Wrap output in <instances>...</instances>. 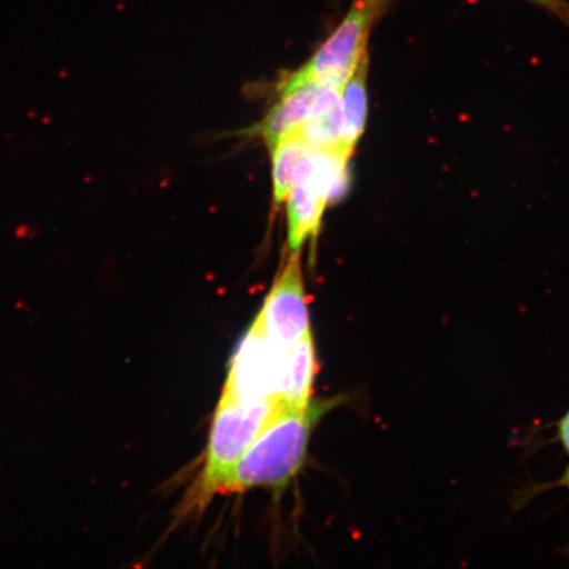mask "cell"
<instances>
[{
  "label": "cell",
  "instance_id": "3",
  "mask_svg": "<svg viewBox=\"0 0 569 569\" xmlns=\"http://www.w3.org/2000/svg\"><path fill=\"white\" fill-rule=\"evenodd\" d=\"M348 161L339 151L310 149L298 162L293 187L287 198L288 246L290 253H300L322 223L326 206L345 193Z\"/></svg>",
  "mask_w": 569,
  "mask_h": 569
},
{
  "label": "cell",
  "instance_id": "2",
  "mask_svg": "<svg viewBox=\"0 0 569 569\" xmlns=\"http://www.w3.org/2000/svg\"><path fill=\"white\" fill-rule=\"evenodd\" d=\"M284 407L280 397L243 403L222 395L212 418L208 451L197 486L198 503L219 495L227 476Z\"/></svg>",
  "mask_w": 569,
  "mask_h": 569
},
{
  "label": "cell",
  "instance_id": "14",
  "mask_svg": "<svg viewBox=\"0 0 569 569\" xmlns=\"http://www.w3.org/2000/svg\"><path fill=\"white\" fill-rule=\"evenodd\" d=\"M387 0H356V3L365 4L372 7V9L380 11L382 3H386Z\"/></svg>",
  "mask_w": 569,
  "mask_h": 569
},
{
  "label": "cell",
  "instance_id": "11",
  "mask_svg": "<svg viewBox=\"0 0 569 569\" xmlns=\"http://www.w3.org/2000/svg\"><path fill=\"white\" fill-rule=\"evenodd\" d=\"M309 147L305 144L298 133L284 138L273 149V201L276 208L287 202L291 187H293L296 169Z\"/></svg>",
  "mask_w": 569,
  "mask_h": 569
},
{
  "label": "cell",
  "instance_id": "12",
  "mask_svg": "<svg viewBox=\"0 0 569 569\" xmlns=\"http://www.w3.org/2000/svg\"><path fill=\"white\" fill-rule=\"evenodd\" d=\"M557 439L569 458V409L557 422ZM553 488H565L569 490V465L557 481L546 483V486L532 487V492L530 495L537 496L538 493L545 492V490Z\"/></svg>",
  "mask_w": 569,
  "mask_h": 569
},
{
  "label": "cell",
  "instance_id": "10",
  "mask_svg": "<svg viewBox=\"0 0 569 569\" xmlns=\"http://www.w3.org/2000/svg\"><path fill=\"white\" fill-rule=\"evenodd\" d=\"M368 60L361 63L341 92V123L338 151L351 159L362 132L368 113Z\"/></svg>",
  "mask_w": 569,
  "mask_h": 569
},
{
  "label": "cell",
  "instance_id": "13",
  "mask_svg": "<svg viewBox=\"0 0 569 569\" xmlns=\"http://www.w3.org/2000/svg\"><path fill=\"white\" fill-rule=\"evenodd\" d=\"M529 2L543 7L552 16L559 18L563 23L569 27V4L566 0H529Z\"/></svg>",
  "mask_w": 569,
  "mask_h": 569
},
{
  "label": "cell",
  "instance_id": "4",
  "mask_svg": "<svg viewBox=\"0 0 569 569\" xmlns=\"http://www.w3.org/2000/svg\"><path fill=\"white\" fill-rule=\"evenodd\" d=\"M254 323L280 355L310 331L300 253H290Z\"/></svg>",
  "mask_w": 569,
  "mask_h": 569
},
{
  "label": "cell",
  "instance_id": "7",
  "mask_svg": "<svg viewBox=\"0 0 569 569\" xmlns=\"http://www.w3.org/2000/svg\"><path fill=\"white\" fill-rule=\"evenodd\" d=\"M322 89L303 67L281 83L279 101L256 128L270 151L300 130Z\"/></svg>",
  "mask_w": 569,
  "mask_h": 569
},
{
  "label": "cell",
  "instance_id": "8",
  "mask_svg": "<svg viewBox=\"0 0 569 569\" xmlns=\"http://www.w3.org/2000/svg\"><path fill=\"white\" fill-rule=\"evenodd\" d=\"M316 373V348L309 331L290 348L288 353L282 356L277 396L288 407H309Z\"/></svg>",
  "mask_w": 569,
  "mask_h": 569
},
{
  "label": "cell",
  "instance_id": "1",
  "mask_svg": "<svg viewBox=\"0 0 569 569\" xmlns=\"http://www.w3.org/2000/svg\"><path fill=\"white\" fill-rule=\"evenodd\" d=\"M326 408L284 407L260 433L222 483L219 493L281 489L303 466L312 426Z\"/></svg>",
  "mask_w": 569,
  "mask_h": 569
},
{
  "label": "cell",
  "instance_id": "9",
  "mask_svg": "<svg viewBox=\"0 0 569 569\" xmlns=\"http://www.w3.org/2000/svg\"><path fill=\"white\" fill-rule=\"evenodd\" d=\"M341 92L343 89L326 87L320 90L315 106L306 118L298 137L310 149L338 151L341 123Z\"/></svg>",
  "mask_w": 569,
  "mask_h": 569
},
{
  "label": "cell",
  "instance_id": "5",
  "mask_svg": "<svg viewBox=\"0 0 569 569\" xmlns=\"http://www.w3.org/2000/svg\"><path fill=\"white\" fill-rule=\"evenodd\" d=\"M377 13L372 7L355 2L336 32L303 66L306 71L323 88L345 89L355 71L368 60L369 31Z\"/></svg>",
  "mask_w": 569,
  "mask_h": 569
},
{
  "label": "cell",
  "instance_id": "6",
  "mask_svg": "<svg viewBox=\"0 0 569 569\" xmlns=\"http://www.w3.org/2000/svg\"><path fill=\"white\" fill-rule=\"evenodd\" d=\"M282 356L253 322L233 356L223 395L239 402L254 403L279 397Z\"/></svg>",
  "mask_w": 569,
  "mask_h": 569
}]
</instances>
